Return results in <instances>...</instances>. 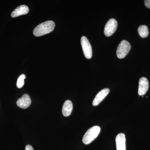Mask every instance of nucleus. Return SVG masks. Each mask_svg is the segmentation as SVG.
Instances as JSON below:
<instances>
[{
  "label": "nucleus",
  "mask_w": 150,
  "mask_h": 150,
  "mask_svg": "<svg viewBox=\"0 0 150 150\" xmlns=\"http://www.w3.org/2000/svg\"><path fill=\"white\" fill-rule=\"evenodd\" d=\"M116 150H126V139L125 134L120 133L115 138Z\"/></svg>",
  "instance_id": "obj_9"
},
{
  "label": "nucleus",
  "mask_w": 150,
  "mask_h": 150,
  "mask_svg": "<svg viewBox=\"0 0 150 150\" xmlns=\"http://www.w3.org/2000/svg\"><path fill=\"white\" fill-rule=\"evenodd\" d=\"M81 42L86 58L87 59H91L92 56V49L88 39L85 36H82L81 38Z\"/></svg>",
  "instance_id": "obj_5"
},
{
  "label": "nucleus",
  "mask_w": 150,
  "mask_h": 150,
  "mask_svg": "<svg viewBox=\"0 0 150 150\" xmlns=\"http://www.w3.org/2000/svg\"><path fill=\"white\" fill-rule=\"evenodd\" d=\"M25 76L23 74L20 76L17 82V87L19 88H21L24 84V79H25Z\"/></svg>",
  "instance_id": "obj_13"
},
{
  "label": "nucleus",
  "mask_w": 150,
  "mask_h": 150,
  "mask_svg": "<svg viewBox=\"0 0 150 150\" xmlns=\"http://www.w3.org/2000/svg\"><path fill=\"white\" fill-rule=\"evenodd\" d=\"M118 26L117 21L114 18H111L108 21L104 28L105 35L107 37L112 35L115 33Z\"/></svg>",
  "instance_id": "obj_4"
},
{
  "label": "nucleus",
  "mask_w": 150,
  "mask_h": 150,
  "mask_svg": "<svg viewBox=\"0 0 150 150\" xmlns=\"http://www.w3.org/2000/svg\"><path fill=\"white\" fill-rule=\"evenodd\" d=\"M131 46L130 43L126 40L121 41L118 45L116 51V54L118 59L125 58L131 50Z\"/></svg>",
  "instance_id": "obj_3"
},
{
  "label": "nucleus",
  "mask_w": 150,
  "mask_h": 150,
  "mask_svg": "<svg viewBox=\"0 0 150 150\" xmlns=\"http://www.w3.org/2000/svg\"><path fill=\"white\" fill-rule=\"evenodd\" d=\"M25 150H34L32 146L30 145H28L25 146Z\"/></svg>",
  "instance_id": "obj_15"
},
{
  "label": "nucleus",
  "mask_w": 150,
  "mask_h": 150,
  "mask_svg": "<svg viewBox=\"0 0 150 150\" xmlns=\"http://www.w3.org/2000/svg\"><path fill=\"white\" fill-rule=\"evenodd\" d=\"M100 128L98 126H94L90 128L84 135L83 142L85 144L88 145L95 139L99 135Z\"/></svg>",
  "instance_id": "obj_2"
},
{
  "label": "nucleus",
  "mask_w": 150,
  "mask_h": 150,
  "mask_svg": "<svg viewBox=\"0 0 150 150\" xmlns=\"http://www.w3.org/2000/svg\"><path fill=\"white\" fill-rule=\"evenodd\" d=\"M145 5L148 8H150V0H146L144 1Z\"/></svg>",
  "instance_id": "obj_14"
},
{
  "label": "nucleus",
  "mask_w": 150,
  "mask_h": 150,
  "mask_svg": "<svg viewBox=\"0 0 150 150\" xmlns=\"http://www.w3.org/2000/svg\"><path fill=\"white\" fill-rule=\"evenodd\" d=\"M109 92H110V90L108 88L103 89L99 91L96 95L93 101V106H97L99 105L101 101L107 96Z\"/></svg>",
  "instance_id": "obj_7"
},
{
  "label": "nucleus",
  "mask_w": 150,
  "mask_h": 150,
  "mask_svg": "<svg viewBox=\"0 0 150 150\" xmlns=\"http://www.w3.org/2000/svg\"><path fill=\"white\" fill-rule=\"evenodd\" d=\"M55 23L52 21H48L38 25L33 30L34 35L37 37L41 36L50 33L54 30Z\"/></svg>",
  "instance_id": "obj_1"
},
{
  "label": "nucleus",
  "mask_w": 150,
  "mask_h": 150,
  "mask_svg": "<svg viewBox=\"0 0 150 150\" xmlns=\"http://www.w3.org/2000/svg\"><path fill=\"white\" fill-rule=\"evenodd\" d=\"M28 12H29V8L27 6H20L12 12L11 16L12 18L17 17L23 15L27 14Z\"/></svg>",
  "instance_id": "obj_10"
},
{
  "label": "nucleus",
  "mask_w": 150,
  "mask_h": 150,
  "mask_svg": "<svg viewBox=\"0 0 150 150\" xmlns=\"http://www.w3.org/2000/svg\"><path fill=\"white\" fill-rule=\"evenodd\" d=\"M138 31L140 36L142 38H145L149 35V29L146 25H140L138 28Z\"/></svg>",
  "instance_id": "obj_12"
},
{
  "label": "nucleus",
  "mask_w": 150,
  "mask_h": 150,
  "mask_svg": "<svg viewBox=\"0 0 150 150\" xmlns=\"http://www.w3.org/2000/svg\"><path fill=\"white\" fill-rule=\"evenodd\" d=\"M31 103V100L29 96L27 94H24L21 98L18 100L16 104L19 107L25 109L29 107Z\"/></svg>",
  "instance_id": "obj_8"
},
{
  "label": "nucleus",
  "mask_w": 150,
  "mask_h": 150,
  "mask_svg": "<svg viewBox=\"0 0 150 150\" xmlns=\"http://www.w3.org/2000/svg\"><path fill=\"white\" fill-rule=\"evenodd\" d=\"M149 88V83L147 79L145 77H142L139 81L138 94L139 95L144 96L148 91Z\"/></svg>",
  "instance_id": "obj_6"
},
{
  "label": "nucleus",
  "mask_w": 150,
  "mask_h": 150,
  "mask_svg": "<svg viewBox=\"0 0 150 150\" xmlns=\"http://www.w3.org/2000/svg\"><path fill=\"white\" fill-rule=\"evenodd\" d=\"M73 105L71 101L67 100L63 105L62 108V113L63 115L66 117L69 116L73 110Z\"/></svg>",
  "instance_id": "obj_11"
}]
</instances>
